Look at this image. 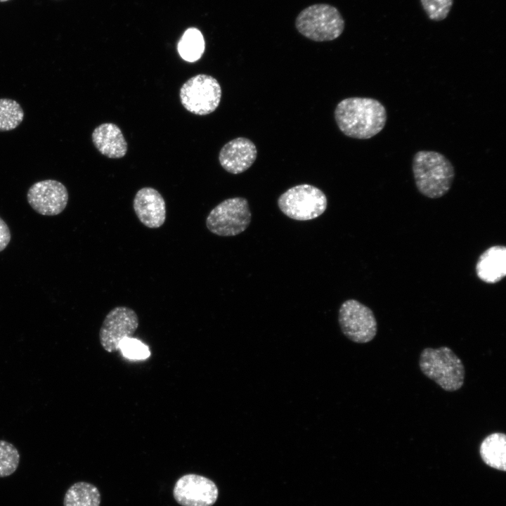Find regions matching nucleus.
<instances>
[{
    "label": "nucleus",
    "instance_id": "22",
    "mask_svg": "<svg viewBox=\"0 0 506 506\" xmlns=\"http://www.w3.org/2000/svg\"><path fill=\"white\" fill-rule=\"evenodd\" d=\"M119 349L125 357L130 359H145L150 356L148 346L132 337L124 339L119 344Z\"/></svg>",
    "mask_w": 506,
    "mask_h": 506
},
{
    "label": "nucleus",
    "instance_id": "5",
    "mask_svg": "<svg viewBox=\"0 0 506 506\" xmlns=\"http://www.w3.org/2000/svg\"><path fill=\"white\" fill-rule=\"evenodd\" d=\"M327 200L318 188L310 184H299L290 188L278 199L280 210L297 221L314 219L326 210Z\"/></svg>",
    "mask_w": 506,
    "mask_h": 506
},
{
    "label": "nucleus",
    "instance_id": "23",
    "mask_svg": "<svg viewBox=\"0 0 506 506\" xmlns=\"http://www.w3.org/2000/svg\"><path fill=\"white\" fill-rule=\"evenodd\" d=\"M11 239V231L6 223L0 217V252L6 249Z\"/></svg>",
    "mask_w": 506,
    "mask_h": 506
},
{
    "label": "nucleus",
    "instance_id": "19",
    "mask_svg": "<svg viewBox=\"0 0 506 506\" xmlns=\"http://www.w3.org/2000/svg\"><path fill=\"white\" fill-rule=\"evenodd\" d=\"M24 112L15 100L0 98V131L15 129L22 122Z\"/></svg>",
    "mask_w": 506,
    "mask_h": 506
},
{
    "label": "nucleus",
    "instance_id": "12",
    "mask_svg": "<svg viewBox=\"0 0 506 506\" xmlns=\"http://www.w3.org/2000/svg\"><path fill=\"white\" fill-rule=\"evenodd\" d=\"M257 150L249 138L238 137L229 141L220 150L219 161L221 166L233 174L247 170L255 162Z\"/></svg>",
    "mask_w": 506,
    "mask_h": 506
},
{
    "label": "nucleus",
    "instance_id": "2",
    "mask_svg": "<svg viewBox=\"0 0 506 506\" xmlns=\"http://www.w3.org/2000/svg\"><path fill=\"white\" fill-rule=\"evenodd\" d=\"M412 170L418 191L424 196L436 199L451 188L455 178L454 167L441 153L420 150L413 158Z\"/></svg>",
    "mask_w": 506,
    "mask_h": 506
},
{
    "label": "nucleus",
    "instance_id": "8",
    "mask_svg": "<svg viewBox=\"0 0 506 506\" xmlns=\"http://www.w3.org/2000/svg\"><path fill=\"white\" fill-rule=\"evenodd\" d=\"M338 320L342 333L355 343H368L377 335V322L373 311L358 300L350 299L342 304Z\"/></svg>",
    "mask_w": 506,
    "mask_h": 506
},
{
    "label": "nucleus",
    "instance_id": "7",
    "mask_svg": "<svg viewBox=\"0 0 506 506\" xmlns=\"http://www.w3.org/2000/svg\"><path fill=\"white\" fill-rule=\"evenodd\" d=\"M182 105L188 112L197 115H207L219 106L221 88L213 77L199 74L190 77L180 89Z\"/></svg>",
    "mask_w": 506,
    "mask_h": 506
},
{
    "label": "nucleus",
    "instance_id": "13",
    "mask_svg": "<svg viewBox=\"0 0 506 506\" xmlns=\"http://www.w3.org/2000/svg\"><path fill=\"white\" fill-rule=\"evenodd\" d=\"M133 207L139 221L146 227L157 228L166 219V205L162 195L155 188L144 187L135 195Z\"/></svg>",
    "mask_w": 506,
    "mask_h": 506
},
{
    "label": "nucleus",
    "instance_id": "3",
    "mask_svg": "<svg viewBox=\"0 0 506 506\" xmlns=\"http://www.w3.org/2000/svg\"><path fill=\"white\" fill-rule=\"evenodd\" d=\"M422 372L446 391H455L464 384L465 370L461 359L448 346L424 349L420 356Z\"/></svg>",
    "mask_w": 506,
    "mask_h": 506
},
{
    "label": "nucleus",
    "instance_id": "18",
    "mask_svg": "<svg viewBox=\"0 0 506 506\" xmlns=\"http://www.w3.org/2000/svg\"><path fill=\"white\" fill-rule=\"evenodd\" d=\"M205 51V40L202 33L195 28L188 29L178 44L180 56L186 61L198 60Z\"/></svg>",
    "mask_w": 506,
    "mask_h": 506
},
{
    "label": "nucleus",
    "instance_id": "1",
    "mask_svg": "<svg viewBox=\"0 0 506 506\" xmlns=\"http://www.w3.org/2000/svg\"><path fill=\"white\" fill-rule=\"evenodd\" d=\"M334 115L339 130L356 139H369L376 136L384 128L387 119L384 105L377 99L366 97L342 100Z\"/></svg>",
    "mask_w": 506,
    "mask_h": 506
},
{
    "label": "nucleus",
    "instance_id": "6",
    "mask_svg": "<svg viewBox=\"0 0 506 506\" xmlns=\"http://www.w3.org/2000/svg\"><path fill=\"white\" fill-rule=\"evenodd\" d=\"M252 214L246 198H228L208 214L206 226L208 230L219 236H235L245 231L249 226Z\"/></svg>",
    "mask_w": 506,
    "mask_h": 506
},
{
    "label": "nucleus",
    "instance_id": "10",
    "mask_svg": "<svg viewBox=\"0 0 506 506\" xmlns=\"http://www.w3.org/2000/svg\"><path fill=\"white\" fill-rule=\"evenodd\" d=\"M173 495L181 506H212L217 500L219 489L207 477L187 474L176 481Z\"/></svg>",
    "mask_w": 506,
    "mask_h": 506
},
{
    "label": "nucleus",
    "instance_id": "15",
    "mask_svg": "<svg viewBox=\"0 0 506 506\" xmlns=\"http://www.w3.org/2000/svg\"><path fill=\"white\" fill-rule=\"evenodd\" d=\"M477 277L488 284L496 283L506 275V247L493 245L479 257L476 265Z\"/></svg>",
    "mask_w": 506,
    "mask_h": 506
},
{
    "label": "nucleus",
    "instance_id": "9",
    "mask_svg": "<svg viewBox=\"0 0 506 506\" xmlns=\"http://www.w3.org/2000/svg\"><path fill=\"white\" fill-rule=\"evenodd\" d=\"M136 313L126 306H117L105 317L99 331L100 343L105 351L113 353L120 343L131 338L138 327Z\"/></svg>",
    "mask_w": 506,
    "mask_h": 506
},
{
    "label": "nucleus",
    "instance_id": "11",
    "mask_svg": "<svg viewBox=\"0 0 506 506\" xmlns=\"http://www.w3.org/2000/svg\"><path fill=\"white\" fill-rule=\"evenodd\" d=\"M27 200L38 214L56 216L60 214L68 202V192L60 181L46 179L37 181L28 189Z\"/></svg>",
    "mask_w": 506,
    "mask_h": 506
},
{
    "label": "nucleus",
    "instance_id": "16",
    "mask_svg": "<svg viewBox=\"0 0 506 506\" xmlns=\"http://www.w3.org/2000/svg\"><path fill=\"white\" fill-rule=\"evenodd\" d=\"M484 462L491 468L506 471V436L494 432L486 436L479 447Z\"/></svg>",
    "mask_w": 506,
    "mask_h": 506
},
{
    "label": "nucleus",
    "instance_id": "21",
    "mask_svg": "<svg viewBox=\"0 0 506 506\" xmlns=\"http://www.w3.org/2000/svg\"><path fill=\"white\" fill-rule=\"evenodd\" d=\"M427 17L435 21L446 18L453 4V0H420Z\"/></svg>",
    "mask_w": 506,
    "mask_h": 506
},
{
    "label": "nucleus",
    "instance_id": "4",
    "mask_svg": "<svg viewBox=\"0 0 506 506\" xmlns=\"http://www.w3.org/2000/svg\"><path fill=\"white\" fill-rule=\"evenodd\" d=\"M295 27L301 34L312 41H328L342 34L344 20L335 6L317 4L306 7L298 14Z\"/></svg>",
    "mask_w": 506,
    "mask_h": 506
},
{
    "label": "nucleus",
    "instance_id": "24",
    "mask_svg": "<svg viewBox=\"0 0 506 506\" xmlns=\"http://www.w3.org/2000/svg\"><path fill=\"white\" fill-rule=\"evenodd\" d=\"M9 1V0H0V2H5V1Z\"/></svg>",
    "mask_w": 506,
    "mask_h": 506
},
{
    "label": "nucleus",
    "instance_id": "20",
    "mask_svg": "<svg viewBox=\"0 0 506 506\" xmlns=\"http://www.w3.org/2000/svg\"><path fill=\"white\" fill-rule=\"evenodd\" d=\"M20 453L11 443L0 440V477L13 474L20 462Z\"/></svg>",
    "mask_w": 506,
    "mask_h": 506
},
{
    "label": "nucleus",
    "instance_id": "14",
    "mask_svg": "<svg viewBox=\"0 0 506 506\" xmlns=\"http://www.w3.org/2000/svg\"><path fill=\"white\" fill-rule=\"evenodd\" d=\"M92 142L96 148L109 158L123 157L127 152V143L118 126L113 123H103L92 132Z\"/></svg>",
    "mask_w": 506,
    "mask_h": 506
},
{
    "label": "nucleus",
    "instance_id": "17",
    "mask_svg": "<svg viewBox=\"0 0 506 506\" xmlns=\"http://www.w3.org/2000/svg\"><path fill=\"white\" fill-rule=\"evenodd\" d=\"M100 493L92 484L79 481L72 484L66 491L63 506H100Z\"/></svg>",
    "mask_w": 506,
    "mask_h": 506
}]
</instances>
